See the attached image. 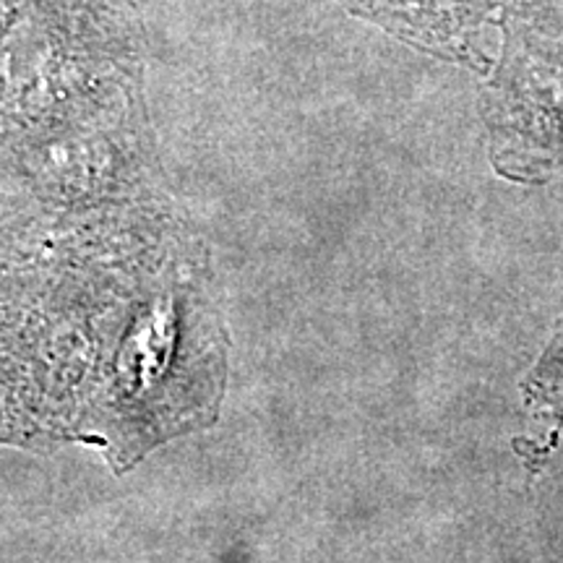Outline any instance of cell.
Instances as JSON below:
<instances>
[{"mask_svg":"<svg viewBox=\"0 0 563 563\" xmlns=\"http://www.w3.org/2000/svg\"><path fill=\"white\" fill-rule=\"evenodd\" d=\"M522 399L534 412V418L548 426V435L534 446L517 449V452L525 456L527 467H540L559 446L563 433V319L534 368L525 376Z\"/></svg>","mask_w":563,"mask_h":563,"instance_id":"6da1fadb","label":"cell"}]
</instances>
